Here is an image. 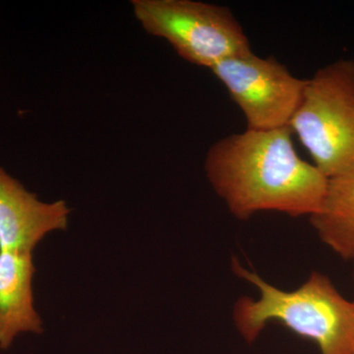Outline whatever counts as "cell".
I'll return each instance as SVG.
<instances>
[{
	"mask_svg": "<svg viewBox=\"0 0 354 354\" xmlns=\"http://www.w3.org/2000/svg\"><path fill=\"white\" fill-rule=\"evenodd\" d=\"M328 179L354 172V60L341 58L307 79L288 125Z\"/></svg>",
	"mask_w": 354,
	"mask_h": 354,
	"instance_id": "cell-3",
	"label": "cell"
},
{
	"mask_svg": "<svg viewBox=\"0 0 354 354\" xmlns=\"http://www.w3.org/2000/svg\"><path fill=\"white\" fill-rule=\"evenodd\" d=\"M32 253L0 251V349L22 333L41 334L43 321L34 305Z\"/></svg>",
	"mask_w": 354,
	"mask_h": 354,
	"instance_id": "cell-7",
	"label": "cell"
},
{
	"mask_svg": "<svg viewBox=\"0 0 354 354\" xmlns=\"http://www.w3.org/2000/svg\"><path fill=\"white\" fill-rule=\"evenodd\" d=\"M66 202L44 203L0 165V251L34 252L53 230H66Z\"/></svg>",
	"mask_w": 354,
	"mask_h": 354,
	"instance_id": "cell-6",
	"label": "cell"
},
{
	"mask_svg": "<svg viewBox=\"0 0 354 354\" xmlns=\"http://www.w3.org/2000/svg\"><path fill=\"white\" fill-rule=\"evenodd\" d=\"M205 172L228 212L247 221L263 212L312 216L329 179L298 155L290 127L246 129L209 147Z\"/></svg>",
	"mask_w": 354,
	"mask_h": 354,
	"instance_id": "cell-1",
	"label": "cell"
},
{
	"mask_svg": "<svg viewBox=\"0 0 354 354\" xmlns=\"http://www.w3.org/2000/svg\"><path fill=\"white\" fill-rule=\"evenodd\" d=\"M353 262H354V261H353ZM353 276H354V271H353Z\"/></svg>",
	"mask_w": 354,
	"mask_h": 354,
	"instance_id": "cell-9",
	"label": "cell"
},
{
	"mask_svg": "<svg viewBox=\"0 0 354 354\" xmlns=\"http://www.w3.org/2000/svg\"><path fill=\"white\" fill-rule=\"evenodd\" d=\"M209 70L241 109L247 129L288 127L307 83L276 57H258L253 51L225 58Z\"/></svg>",
	"mask_w": 354,
	"mask_h": 354,
	"instance_id": "cell-5",
	"label": "cell"
},
{
	"mask_svg": "<svg viewBox=\"0 0 354 354\" xmlns=\"http://www.w3.org/2000/svg\"><path fill=\"white\" fill-rule=\"evenodd\" d=\"M235 276L250 283L258 297H242L232 309L237 332L253 344L268 325L279 323L315 342L321 354H354V304L329 277L313 272L295 290H283L234 258Z\"/></svg>",
	"mask_w": 354,
	"mask_h": 354,
	"instance_id": "cell-2",
	"label": "cell"
},
{
	"mask_svg": "<svg viewBox=\"0 0 354 354\" xmlns=\"http://www.w3.org/2000/svg\"><path fill=\"white\" fill-rule=\"evenodd\" d=\"M353 304H354V301H353Z\"/></svg>",
	"mask_w": 354,
	"mask_h": 354,
	"instance_id": "cell-10",
	"label": "cell"
},
{
	"mask_svg": "<svg viewBox=\"0 0 354 354\" xmlns=\"http://www.w3.org/2000/svg\"><path fill=\"white\" fill-rule=\"evenodd\" d=\"M309 218L325 245L354 261V172L329 179L322 206Z\"/></svg>",
	"mask_w": 354,
	"mask_h": 354,
	"instance_id": "cell-8",
	"label": "cell"
},
{
	"mask_svg": "<svg viewBox=\"0 0 354 354\" xmlns=\"http://www.w3.org/2000/svg\"><path fill=\"white\" fill-rule=\"evenodd\" d=\"M143 29L165 39L177 55L211 69L234 55L252 51L243 27L227 6L195 0H133Z\"/></svg>",
	"mask_w": 354,
	"mask_h": 354,
	"instance_id": "cell-4",
	"label": "cell"
}]
</instances>
